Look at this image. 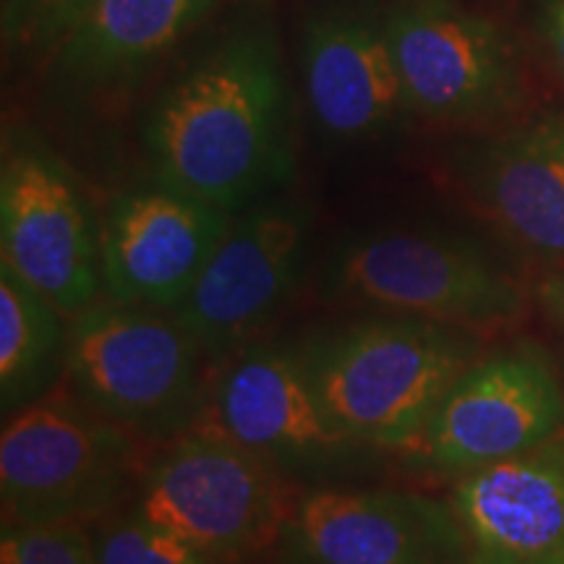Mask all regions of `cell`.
<instances>
[{
	"label": "cell",
	"instance_id": "ffe728a7",
	"mask_svg": "<svg viewBox=\"0 0 564 564\" xmlns=\"http://www.w3.org/2000/svg\"><path fill=\"white\" fill-rule=\"evenodd\" d=\"M0 564H97L87 525L3 523Z\"/></svg>",
	"mask_w": 564,
	"mask_h": 564
},
{
	"label": "cell",
	"instance_id": "d6986e66",
	"mask_svg": "<svg viewBox=\"0 0 564 564\" xmlns=\"http://www.w3.org/2000/svg\"><path fill=\"white\" fill-rule=\"evenodd\" d=\"M87 528L97 564H223L167 528L152 523L137 507L105 514Z\"/></svg>",
	"mask_w": 564,
	"mask_h": 564
},
{
	"label": "cell",
	"instance_id": "2e32d148",
	"mask_svg": "<svg viewBox=\"0 0 564 564\" xmlns=\"http://www.w3.org/2000/svg\"><path fill=\"white\" fill-rule=\"evenodd\" d=\"M463 178L514 243L564 262V121L549 118L486 141L463 162Z\"/></svg>",
	"mask_w": 564,
	"mask_h": 564
},
{
	"label": "cell",
	"instance_id": "ba28073f",
	"mask_svg": "<svg viewBox=\"0 0 564 564\" xmlns=\"http://www.w3.org/2000/svg\"><path fill=\"white\" fill-rule=\"evenodd\" d=\"M0 262L51 299L66 319L100 295V225L74 175L37 141H13L0 167Z\"/></svg>",
	"mask_w": 564,
	"mask_h": 564
},
{
	"label": "cell",
	"instance_id": "30bf717a",
	"mask_svg": "<svg viewBox=\"0 0 564 564\" xmlns=\"http://www.w3.org/2000/svg\"><path fill=\"white\" fill-rule=\"evenodd\" d=\"M314 212L301 199H262L232 215L192 293L171 312L209 356L241 350L301 282Z\"/></svg>",
	"mask_w": 564,
	"mask_h": 564
},
{
	"label": "cell",
	"instance_id": "7a4b0ae2",
	"mask_svg": "<svg viewBox=\"0 0 564 564\" xmlns=\"http://www.w3.org/2000/svg\"><path fill=\"white\" fill-rule=\"evenodd\" d=\"M476 337L455 324L379 314L301 350L316 392L345 434L369 449H419L455 379L476 364Z\"/></svg>",
	"mask_w": 564,
	"mask_h": 564
},
{
	"label": "cell",
	"instance_id": "603a6c76",
	"mask_svg": "<svg viewBox=\"0 0 564 564\" xmlns=\"http://www.w3.org/2000/svg\"><path fill=\"white\" fill-rule=\"evenodd\" d=\"M26 13L30 0H0V26H3V42L11 51H19L26 30Z\"/></svg>",
	"mask_w": 564,
	"mask_h": 564
},
{
	"label": "cell",
	"instance_id": "277c9868",
	"mask_svg": "<svg viewBox=\"0 0 564 564\" xmlns=\"http://www.w3.org/2000/svg\"><path fill=\"white\" fill-rule=\"evenodd\" d=\"M202 345L175 316L95 301L68 319L66 377L79 403L139 434H167L194 413Z\"/></svg>",
	"mask_w": 564,
	"mask_h": 564
},
{
	"label": "cell",
	"instance_id": "8fae6325",
	"mask_svg": "<svg viewBox=\"0 0 564 564\" xmlns=\"http://www.w3.org/2000/svg\"><path fill=\"white\" fill-rule=\"evenodd\" d=\"M274 564H470L449 502L415 491H303L272 541Z\"/></svg>",
	"mask_w": 564,
	"mask_h": 564
},
{
	"label": "cell",
	"instance_id": "44dd1931",
	"mask_svg": "<svg viewBox=\"0 0 564 564\" xmlns=\"http://www.w3.org/2000/svg\"><path fill=\"white\" fill-rule=\"evenodd\" d=\"M89 6L91 0H30L26 30L19 51L55 55Z\"/></svg>",
	"mask_w": 564,
	"mask_h": 564
},
{
	"label": "cell",
	"instance_id": "9c48e42d",
	"mask_svg": "<svg viewBox=\"0 0 564 564\" xmlns=\"http://www.w3.org/2000/svg\"><path fill=\"white\" fill-rule=\"evenodd\" d=\"M202 426L285 476H333L369 453L329 415L301 350L274 345L236 352L215 379Z\"/></svg>",
	"mask_w": 564,
	"mask_h": 564
},
{
	"label": "cell",
	"instance_id": "5b68a950",
	"mask_svg": "<svg viewBox=\"0 0 564 564\" xmlns=\"http://www.w3.org/2000/svg\"><path fill=\"white\" fill-rule=\"evenodd\" d=\"M137 481L129 429L84 403L42 400L6 419L0 497L6 523L91 525Z\"/></svg>",
	"mask_w": 564,
	"mask_h": 564
},
{
	"label": "cell",
	"instance_id": "52a82bcc",
	"mask_svg": "<svg viewBox=\"0 0 564 564\" xmlns=\"http://www.w3.org/2000/svg\"><path fill=\"white\" fill-rule=\"evenodd\" d=\"M564 390L539 345L468 366L436 408L419 453L442 476H468L560 440Z\"/></svg>",
	"mask_w": 564,
	"mask_h": 564
},
{
	"label": "cell",
	"instance_id": "9a60e30c",
	"mask_svg": "<svg viewBox=\"0 0 564 564\" xmlns=\"http://www.w3.org/2000/svg\"><path fill=\"white\" fill-rule=\"evenodd\" d=\"M470 564H564V442L455 478Z\"/></svg>",
	"mask_w": 564,
	"mask_h": 564
},
{
	"label": "cell",
	"instance_id": "4fadbf2b",
	"mask_svg": "<svg viewBox=\"0 0 564 564\" xmlns=\"http://www.w3.org/2000/svg\"><path fill=\"white\" fill-rule=\"evenodd\" d=\"M408 110L434 121H470L510 102L518 70L507 34L447 0L400 6L384 19Z\"/></svg>",
	"mask_w": 564,
	"mask_h": 564
},
{
	"label": "cell",
	"instance_id": "7c38bea8",
	"mask_svg": "<svg viewBox=\"0 0 564 564\" xmlns=\"http://www.w3.org/2000/svg\"><path fill=\"white\" fill-rule=\"evenodd\" d=\"M230 223V212L162 181L118 194L100 225L110 299L175 312Z\"/></svg>",
	"mask_w": 564,
	"mask_h": 564
},
{
	"label": "cell",
	"instance_id": "3957f363",
	"mask_svg": "<svg viewBox=\"0 0 564 564\" xmlns=\"http://www.w3.org/2000/svg\"><path fill=\"white\" fill-rule=\"evenodd\" d=\"M319 299L465 329L514 322L525 306L518 282L481 246L413 228L369 230L335 246Z\"/></svg>",
	"mask_w": 564,
	"mask_h": 564
},
{
	"label": "cell",
	"instance_id": "8992f818",
	"mask_svg": "<svg viewBox=\"0 0 564 564\" xmlns=\"http://www.w3.org/2000/svg\"><path fill=\"white\" fill-rule=\"evenodd\" d=\"M285 474L207 426L167 444L141 470L133 507L223 564L272 546L285 518Z\"/></svg>",
	"mask_w": 564,
	"mask_h": 564
},
{
	"label": "cell",
	"instance_id": "7402d4cb",
	"mask_svg": "<svg viewBox=\"0 0 564 564\" xmlns=\"http://www.w3.org/2000/svg\"><path fill=\"white\" fill-rule=\"evenodd\" d=\"M541 30H544L556 68L564 76V0H546L544 13H541Z\"/></svg>",
	"mask_w": 564,
	"mask_h": 564
},
{
	"label": "cell",
	"instance_id": "e0dca14e",
	"mask_svg": "<svg viewBox=\"0 0 564 564\" xmlns=\"http://www.w3.org/2000/svg\"><path fill=\"white\" fill-rule=\"evenodd\" d=\"M217 3L220 0H91L55 53V63L74 84L121 82L171 51Z\"/></svg>",
	"mask_w": 564,
	"mask_h": 564
},
{
	"label": "cell",
	"instance_id": "6da1fadb",
	"mask_svg": "<svg viewBox=\"0 0 564 564\" xmlns=\"http://www.w3.org/2000/svg\"><path fill=\"white\" fill-rule=\"evenodd\" d=\"M144 141L158 181L230 215L291 178V102L272 19H238L175 76Z\"/></svg>",
	"mask_w": 564,
	"mask_h": 564
},
{
	"label": "cell",
	"instance_id": "5bb4252c",
	"mask_svg": "<svg viewBox=\"0 0 564 564\" xmlns=\"http://www.w3.org/2000/svg\"><path fill=\"white\" fill-rule=\"evenodd\" d=\"M301 79L316 126L337 141L379 137L408 110L384 21L348 6L306 19Z\"/></svg>",
	"mask_w": 564,
	"mask_h": 564
},
{
	"label": "cell",
	"instance_id": "cb8c5ba5",
	"mask_svg": "<svg viewBox=\"0 0 564 564\" xmlns=\"http://www.w3.org/2000/svg\"><path fill=\"white\" fill-rule=\"evenodd\" d=\"M539 301L546 308L549 319L564 333V272L552 274V278L541 282L539 288Z\"/></svg>",
	"mask_w": 564,
	"mask_h": 564
},
{
	"label": "cell",
	"instance_id": "ac0fdd59",
	"mask_svg": "<svg viewBox=\"0 0 564 564\" xmlns=\"http://www.w3.org/2000/svg\"><path fill=\"white\" fill-rule=\"evenodd\" d=\"M68 319L51 299L0 262V403L17 413L37 403L66 369Z\"/></svg>",
	"mask_w": 564,
	"mask_h": 564
}]
</instances>
